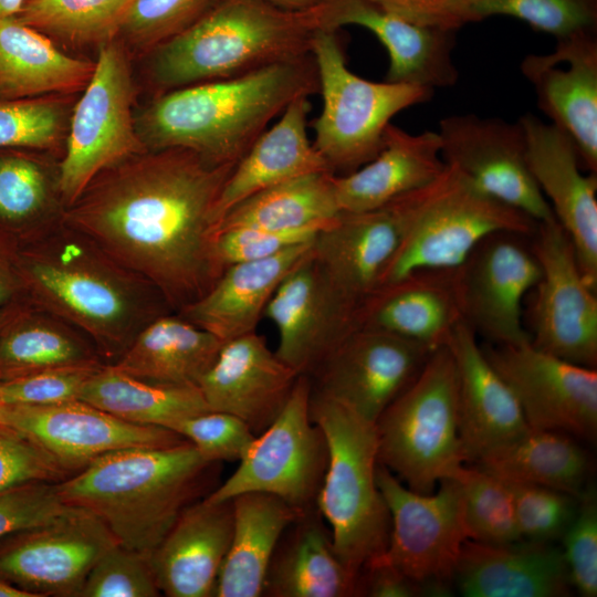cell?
I'll list each match as a JSON object with an SVG mask.
<instances>
[{
	"label": "cell",
	"instance_id": "11a10c76",
	"mask_svg": "<svg viewBox=\"0 0 597 597\" xmlns=\"http://www.w3.org/2000/svg\"><path fill=\"white\" fill-rule=\"evenodd\" d=\"M56 483L33 482L0 491V540L64 512Z\"/></svg>",
	"mask_w": 597,
	"mask_h": 597
},
{
	"label": "cell",
	"instance_id": "d6986e66",
	"mask_svg": "<svg viewBox=\"0 0 597 597\" xmlns=\"http://www.w3.org/2000/svg\"><path fill=\"white\" fill-rule=\"evenodd\" d=\"M0 422L28 434L72 474L114 451L186 441L167 428L128 422L82 400L2 404Z\"/></svg>",
	"mask_w": 597,
	"mask_h": 597
},
{
	"label": "cell",
	"instance_id": "5bb4252c",
	"mask_svg": "<svg viewBox=\"0 0 597 597\" xmlns=\"http://www.w3.org/2000/svg\"><path fill=\"white\" fill-rule=\"evenodd\" d=\"M117 543L100 517L70 505L0 540V579L33 597H80L95 563Z\"/></svg>",
	"mask_w": 597,
	"mask_h": 597
},
{
	"label": "cell",
	"instance_id": "9c48e42d",
	"mask_svg": "<svg viewBox=\"0 0 597 597\" xmlns=\"http://www.w3.org/2000/svg\"><path fill=\"white\" fill-rule=\"evenodd\" d=\"M314 59L323 107L313 121V146L334 175H347L370 161L384 146L390 119L401 111L429 101L426 87L373 82L346 64L336 31H315Z\"/></svg>",
	"mask_w": 597,
	"mask_h": 597
},
{
	"label": "cell",
	"instance_id": "94428289",
	"mask_svg": "<svg viewBox=\"0 0 597 597\" xmlns=\"http://www.w3.org/2000/svg\"><path fill=\"white\" fill-rule=\"evenodd\" d=\"M23 3L24 0H0V20L14 18Z\"/></svg>",
	"mask_w": 597,
	"mask_h": 597
},
{
	"label": "cell",
	"instance_id": "9a60e30c",
	"mask_svg": "<svg viewBox=\"0 0 597 597\" xmlns=\"http://www.w3.org/2000/svg\"><path fill=\"white\" fill-rule=\"evenodd\" d=\"M514 394L532 430L595 440L597 371L523 345L482 347Z\"/></svg>",
	"mask_w": 597,
	"mask_h": 597
},
{
	"label": "cell",
	"instance_id": "681fc988",
	"mask_svg": "<svg viewBox=\"0 0 597 597\" xmlns=\"http://www.w3.org/2000/svg\"><path fill=\"white\" fill-rule=\"evenodd\" d=\"M563 554L570 582L579 595H597V496L587 485L579 496L577 512L565 531Z\"/></svg>",
	"mask_w": 597,
	"mask_h": 597
},
{
	"label": "cell",
	"instance_id": "f1b7e54d",
	"mask_svg": "<svg viewBox=\"0 0 597 597\" xmlns=\"http://www.w3.org/2000/svg\"><path fill=\"white\" fill-rule=\"evenodd\" d=\"M476 337L463 322L447 345L458 375L459 432L465 463L530 429L514 394Z\"/></svg>",
	"mask_w": 597,
	"mask_h": 597
},
{
	"label": "cell",
	"instance_id": "be15d7a7",
	"mask_svg": "<svg viewBox=\"0 0 597 597\" xmlns=\"http://www.w3.org/2000/svg\"><path fill=\"white\" fill-rule=\"evenodd\" d=\"M15 313V311L0 308V328L9 321V318Z\"/></svg>",
	"mask_w": 597,
	"mask_h": 597
},
{
	"label": "cell",
	"instance_id": "7dc6e473",
	"mask_svg": "<svg viewBox=\"0 0 597 597\" xmlns=\"http://www.w3.org/2000/svg\"><path fill=\"white\" fill-rule=\"evenodd\" d=\"M49 203V181L40 165L18 156L0 157V219L31 221L39 218Z\"/></svg>",
	"mask_w": 597,
	"mask_h": 597
},
{
	"label": "cell",
	"instance_id": "5b68a950",
	"mask_svg": "<svg viewBox=\"0 0 597 597\" xmlns=\"http://www.w3.org/2000/svg\"><path fill=\"white\" fill-rule=\"evenodd\" d=\"M317 6L282 9L268 0H214L191 25L154 50L156 84L179 87L239 76L311 54Z\"/></svg>",
	"mask_w": 597,
	"mask_h": 597
},
{
	"label": "cell",
	"instance_id": "f907efd6",
	"mask_svg": "<svg viewBox=\"0 0 597 597\" xmlns=\"http://www.w3.org/2000/svg\"><path fill=\"white\" fill-rule=\"evenodd\" d=\"M63 118L52 103L0 100V147L49 148L61 137Z\"/></svg>",
	"mask_w": 597,
	"mask_h": 597
},
{
	"label": "cell",
	"instance_id": "e0dca14e",
	"mask_svg": "<svg viewBox=\"0 0 597 597\" xmlns=\"http://www.w3.org/2000/svg\"><path fill=\"white\" fill-rule=\"evenodd\" d=\"M531 238L516 232L490 234L459 266L464 323L498 345L531 343L522 305L541 277Z\"/></svg>",
	"mask_w": 597,
	"mask_h": 597
},
{
	"label": "cell",
	"instance_id": "db71d44e",
	"mask_svg": "<svg viewBox=\"0 0 597 597\" xmlns=\"http://www.w3.org/2000/svg\"><path fill=\"white\" fill-rule=\"evenodd\" d=\"M317 232L277 231L254 227L227 228L216 234V254L224 270L232 264L263 260L312 241Z\"/></svg>",
	"mask_w": 597,
	"mask_h": 597
},
{
	"label": "cell",
	"instance_id": "74e56055",
	"mask_svg": "<svg viewBox=\"0 0 597 597\" xmlns=\"http://www.w3.org/2000/svg\"><path fill=\"white\" fill-rule=\"evenodd\" d=\"M78 400L128 422L172 431L182 420L210 411L197 385L146 381L107 364L87 380Z\"/></svg>",
	"mask_w": 597,
	"mask_h": 597
},
{
	"label": "cell",
	"instance_id": "b9f144b4",
	"mask_svg": "<svg viewBox=\"0 0 597 597\" xmlns=\"http://www.w3.org/2000/svg\"><path fill=\"white\" fill-rule=\"evenodd\" d=\"M454 479L462 491L469 540L493 545L522 540L505 481L475 465H464Z\"/></svg>",
	"mask_w": 597,
	"mask_h": 597
},
{
	"label": "cell",
	"instance_id": "8fae6325",
	"mask_svg": "<svg viewBox=\"0 0 597 597\" xmlns=\"http://www.w3.org/2000/svg\"><path fill=\"white\" fill-rule=\"evenodd\" d=\"M133 82L124 49L114 40L100 45L94 73L70 126L57 189L65 208L106 169L147 151L134 125Z\"/></svg>",
	"mask_w": 597,
	"mask_h": 597
},
{
	"label": "cell",
	"instance_id": "44dd1931",
	"mask_svg": "<svg viewBox=\"0 0 597 597\" xmlns=\"http://www.w3.org/2000/svg\"><path fill=\"white\" fill-rule=\"evenodd\" d=\"M532 176L570 238L579 269L597 291V174L583 172L572 138L534 114L520 117Z\"/></svg>",
	"mask_w": 597,
	"mask_h": 597
},
{
	"label": "cell",
	"instance_id": "1f68e13d",
	"mask_svg": "<svg viewBox=\"0 0 597 597\" xmlns=\"http://www.w3.org/2000/svg\"><path fill=\"white\" fill-rule=\"evenodd\" d=\"M313 240L263 260L227 266L200 298L178 314L222 342L254 332L273 293L311 252Z\"/></svg>",
	"mask_w": 597,
	"mask_h": 597
},
{
	"label": "cell",
	"instance_id": "f546056e",
	"mask_svg": "<svg viewBox=\"0 0 597 597\" xmlns=\"http://www.w3.org/2000/svg\"><path fill=\"white\" fill-rule=\"evenodd\" d=\"M437 132L410 134L391 123L384 146L370 161L347 175H333L341 212L381 208L434 180L446 168Z\"/></svg>",
	"mask_w": 597,
	"mask_h": 597
},
{
	"label": "cell",
	"instance_id": "d4e9b609",
	"mask_svg": "<svg viewBox=\"0 0 597 597\" xmlns=\"http://www.w3.org/2000/svg\"><path fill=\"white\" fill-rule=\"evenodd\" d=\"M464 322L460 269L413 271L384 284L357 308V326L383 331L431 350L447 346Z\"/></svg>",
	"mask_w": 597,
	"mask_h": 597
},
{
	"label": "cell",
	"instance_id": "c3c4849f",
	"mask_svg": "<svg viewBox=\"0 0 597 597\" xmlns=\"http://www.w3.org/2000/svg\"><path fill=\"white\" fill-rule=\"evenodd\" d=\"M72 475L28 434L0 422V491L33 482L59 483Z\"/></svg>",
	"mask_w": 597,
	"mask_h": 597
},
{
	"label": "cell",
	"instance_id": "d6a6232c",
	"mask_svg": "<svg viewBox=\"0 0 597 597\" xmlns=\"http://www.w3.org/2000/svg\"><path fill=\"white\" fill-rule=\"evenodd\" d=\"M317 507L284 531L271 559L262 595L270 597L359 596L358 578L339 559Z\"/></svg>",
	"mask_w": 597,
	"mask_h": 597
},
{
	"label": "cell",
	"instance_id": "603a6c76",
	"mask_svg": "<svg viewBox=\"0 0 597 597\" xmlns=\"http://www.w3.org/2000/svg\"><path fill=\"white\" fill-rule=\"evenodd\" d=\"M317 18L320 29L358 25L374 33L389 56L386 82L433 91L459 78L453 30L411 23L368 0H325L317 6Z\"/></svg>",
	"mask_w": 597,
	"mask_h": 597
},
{
	"label": "cell",
	"instance_id": "ffe728a7",
	"mask_svg": "<svg viewBox=\"0 0 597 597\" xmlns=\"http://www.w3.org/2000/svg\"><path fill=\"white\" fill-rule=\"evenodd\" d=\"M357 308L329 283L311 250L265 307L279 335L275 354L298 375L311 376L358 328Z\"/></svg>",
	"mask_w": 597,
	"mask_h": 597
},
{
	"label": "cell",
	"instance_id": "836d02e7",
	"mask_svg": "<svg viewBox=\"0 0 597 597\" xmlns=\"http://www.w3.org/2000/svg\"><path fill=\"white\" fill-rule=\"evenodd\" d=\"M231 500L232 538L213 596H262L274 551L284 531L303 512L263 492H245Z\"/></svg>",
	"mask_w": 597,
	"mask_h": 597
},
{
	"label": "cell",
	"instance_id": "7402d4cb",
	"mask_svg": "<svg viewBox=\"0 0 597 597\" xmlns=\"http://www.w3.org/2000/svg\"><path fill=\"white\" fill-rule=\"evenodd\" d=\"M522 74L538 108L574 142L584 169L597 174V32L557 39L548 54H528Z\"/></svg>",
	"mask_w": 597,
	"mask_h": 597
},
{
	"label": "cell",
	"instance_id": "8992f818",
	"mask_svg": "<svg viewBox=\"0 0 597 597\" xmlns=\"http://www.w3.org/2000/svg\"><path fill=\"white\" fill-rule=\"evenodd\" d=\"M310 415L328 448L316 507L331 527L339 559L359 577L385 552L390 534L389 511L376 481V427L343 402L313 390Z\"/></svg>",
	"mask_w": 597,
	"mask_h": 597
},
{
	"label": "cell",
	"instance_id": "4fadbf2b",
	"mask_svg": "<svg viewBox=\"0 0 597 597\" xmlns=\"http://www.w3.org/2000/svg\"><path fill=\"white\" fill-rule=\"evenodd\" d=\"M541 266L532 306L531 344L580 366L597 365V296L585 280L573 242L556 218L531 238Z\"/></svg>",
	"mask_w": 597,
	"mask_h": 597
},
{
	"label": "cell",
	"instance_id": "91938a15",
	"mask_svg": "<svg viewBox=\"0 0 597 597\" xmlns=\"http://www.w3.org/2000/svg\"><path fill=\"white\" fill-rule=\"evenodd\" d=\"M271 3L286 10H307L312 9L321 3H323L325 0H268Z\"/></svg>",
	"mask_w": 597,
	"mask_h": 597
},
{
	"label": "cell",
	"instance_id": "9f6ffc18",
	"mask_svg": "<svg viewBox=\"0 0 597 597\" xmlns=\"http://www.w3.org/2000/svg\"><path fill=\"white\" fill-rule=\"evenodd\" d=\"M411 23L457 31L473 22L474 0H368Z\"/></svg>",
	"mask_w": 597,
	"mask_h": 597
},
{
	"label": "cell",
	"instance_id": "7bdbcfd3",
	"mask_svg": "<svg viewBox=\"0 0 597 597\" xmlns=\"http://www.w3.org/2000/svg\"><path fill=\"white\" fill-rule=\"evenodd\" d=\"M473 22L493 15L516 18L557 39L597 32V0H474Z\"/></svg>",
	"mask_w": 597,
	"mask_h": 597
},
{
	"label": "cell",
	"instance_id": "ac0fdd59",
	"mask_svg": "<svg viewBox=\"0 0 597 597\" xmlns=\"http://www.w3.org/2000/svg\"><path fill=\"white\" fill-rule=\"evenodd\" d=\"M433 350L371 328L353 331L310 376L312 390L376 423Z\"/></svg>",
	"mask_w": 597,
	"mask_h": 597
},
{
	"label": "cell",
	"instance_id": "7a4b0ae2",
	"mask_svg": "<svg viewBox=\"0 0 597 597\" xmlns=\"http://www.w3.org/2000/svg\"><path fill=\"white\" fill-rule=\"evenodd\" d=\"M62 226L18 259L21 287L41 311L86 336L104 364H113L145 325L172 310L150 284Z\"/></svg>",
	"mask_w": 597,
	"mask_h": 597
},
{
	"label": "cell",
	"instance_id": "6125c7cd",
	"mask_svg": "<svg viewBox=\"0 0 597 597\" xmlns=\"http://www.w3.org/2000/svg\"><path fill=\"white\" fill-rule=\"evenodd\" d=\"M0 597H33V596L0 579Z\"/></svg>",
	"mask_w": 597,
	"mask_h": 597
},
{
	"label": "cell",
	"instance_id": "f5cc1de1",
	"mask_svg": "<svg viewBox=\"0 0 597 597\" xmlns=\"http://www.w3.org/2000/svg\"><path fill=\"white\" fill-rule=\"evenodd\" d=\"M104 364L53 368L0 384L2 404H59L78 400L92 375Z\"/></svg>",
	"mask_w": 597,
	"mask_h": 597
},
{
	"label": "cell",
	"instance_id": "2e32d148",
	"mask_svg": "<svg viewBox=\"0 0 597 597\" xmlns=\"http://www.w3.org/2000/svg\"><path fill=\"white\" fill-rule=\"evenodd\" d=\"M437 133L444 163L483 192L536 222L555 217L530 170L525 134L519 121L451 115L440 119Z\"/></svg>",
	"mask_w": 597,
	"mask_h": 597
},
{
	"label": "cell",
	"instance_id": "4dcf8cb0",
	"mask_svg": "<svg viewBox=\"0 0 597 597\" xmlns=\"http://www.w3.org/2000/svg\"><path fill=\"white\" fill-rule=\"evenodd\" d=\"M310 111L308 96L295 97L237 163L214 207L217 229L230 209L256 192L304 175L332 172L308 139Z\"/></svg>",
	"mask_w": 597,
	"mask_h": 597
},
{
	"label": "cell",
	"instance_id": "83f0119b",
	"mask_svg": "<svg viewBox=\"0 0 597 597\" xmlns=\"http://www.w3.org/2000/svg\"><path fill=\"white\" fill-rule=\"evenodd\" d=\"M453 582L465 597H566L573 589L562 548L527 540L500 545L467 540Z\"/></svg>",
	"mask_w": 597,
	"mask_h": 597
},
{
	"label": "cell",
	"instance_id": "60d3db41",
	"mask_svg": "<svg viewBox=\"0 0 597 597\" xmlns=\"http://www.w3.org/2000/svg\"><path fill=\"white\" fill-rule=\"evenodd\" d=\"M132 0H27L17 20L73 44L114 40Z\"/></svg>",
	"mask_w": 597,
	"mask_h": 597
},
{
	"label": "cell",
	"instance_id": "816d5d0a",
	"mask_svg": "<svg viewBox=\"0 0 597 597\" xmlns=\"http://www.w3.org/2000/svg\"><path fill=\"white\" fill-rule=\"evenodd\" d=\"M191 442L211 462L239 461L255 438L240 418L206 411L182 420L174 430Z\"/></svg>",
	"mask_w": 597,
	"mask_h": 597
},
{
	"label": "cell",
	"instance_id": "484cf974",
	"mask_svg": "<svg viewBox=\"0 0 597 597\" xmlns=\"http://www.w3.org/2000/svg\"><path fill=\"white\" fill-rule=\"evenodd\" d=\"M404 230L395 201L375 210L341 212L316 233L312 253L329 283L359 306L379 287Z\"/></svg>",
	"mask_w": 597,
	"mask_h": 597
},
{
	"label": "cell",
	"instance_id": "d590c367",
	"mask_svg": "<svg viewBox=\"0 0 597 597\" xmlns=\"http://www.w3.org/2000/svg\"><path fill=\"white\" fill-rule=\"evenodd\" d=\"M95 63L61 52L15 18L0 20V100H25L85 88Z\"/></svg>",
	"mask_w": 597,
	"mask_h": 597
},
{
	"label": "cell",
	"instance_id": "f6af8a7d",
	"mask_svg": "<svg viewBox=\"0 0 597 597\" xmlns=\"http://www.w3.org/2000/svg\"><path fill=\"white\" fill-rule=\"evenodd\" d=\"M214 0H132L121 31L139 49L154 51L197 21Z\"/></svg>",
	"mask_w": 597,
	"mask_h": 597
},
{
	"label": "cell",
	"instance_id": "52a82bcc",
	"mask_svg": "<svg viewBox=\"0 0 597 597\" xmlns=\"http://www.w3.org/2000/svg\"><path fill=\"white\" fill-rule=\"evenodd\" d=\"M394 201L404 218V237L379 286L418 270L458 268L490 234L533 235L538 224L449 165L430 184Z\"/></svg>",
	"mask_w": 597,
	"mask_h": 597
},
{
	"label": "cell",
	"instance_id": "ba28073f",
	"mask_svg": "<svg viewBox=\"0 0 597 597\" xmlns=\"http://www.w3.org/2000/svg\"><path fill=\"white\" fill-rule=\"evenodd\" d=\"M378 462L415 492L428 494L465 465L459 432L458 375L452 353H431L416 378L376 423Z\"/></svg>",
	"mask_w": 597,
	"mask_h": 597
},
{
	"label": "cell",
	"instance_id": "3957f363",
	"mask_svg": "<svg viewBox=\"0 0 597 597\" xmlns=\"http://www.w3.org/2000/svg\"><path fill=\"white\" fill-rule=\"evenodd\" d=\"M318 92L312 54L158 96L142 114L146 149L181 148L214 165H237L297 96Z\"/></svg>",
	"mask_w": 597,
	"mask_h": 597
},
{
	"label": "cell",
	"instance_id": "e575fe53",
	"mask_svg": "<svg viewBox=\"0 0 597 597\" xmlns=\"http://www.w3.org/2000/svg\"><path fill=\"white\" fill-rule=\"evenodd\" d=\"M223 343L178 313H167L145 325L109 365L146 381L198 386Z\"/></svg>",
	"mask_w": 597,
	"mask_h": 597
},
{
	"label": "cell",
	"instance_id": "f35d334b",
	"mask_svg": "<svg viewBox=\"0 0 597 597\" xmlns=\"http://www.w3.org/2000/svg\"><path fill=\"white\" fill-rule=\"evenodd\" d=\"M104 364L81 332L45 313L15 312L0 328V384L40 371Z\"/></svg>",
	"mask_w": 597,
	"mask_h": 597
},
{
	"label": "cell",
	"instance_id": "8d00e7d4",
	"mask_svg": "<svg viewBox=\"0 0 597 597\" xmlns=\"http://www.w3.org/2000/svg\"><path fill=\"white\" fill-rule=\"evenodd\" d=\"M473 464L504 481L536 484L579 498L587 486L589 460L562 432L532 430L488 451Z\"/></svg>",
	"mask_w": 597,
	"mask_h": 597
},
{
	"label": "cell",
	"instance_id": "4316f807",
	"mask_svg": "<svg viewBox=\"0 0 597 597\" xmlns=\"http://www.w3.org/2000/svg\"><path fill=\"white\" fill-rule=\"evenodd\" d=\"M233 532L232 500L188 505L149 556L160 593L210 597Z\"/></svg>",
	"mask_w": 597,
	"mask_h": 597
},
{
	"label": "cell",
	"instance_id": "cb8c5ba5",
	"mask_svg": "<svg viewBox=\"0 0 597 597\" xmlns=\"http://www.w3.org/2000/svg\"><path fill=\"white\" fill-rule=\"evenodd\" d=\"M298 376L254 331L224 342L198 387L210 410L240 418L256 436L281 412Z\"/></svg>",
	"mask_w": 597,
	"mask_h": 597
},
{
	"label": "cell",
	"instance_id": "ab89813d",
	"mask_svg": "<svg viewBox=\"0 0 597 597\" xmlns=\"http://www.w3.org/2000/svg\"><path fill=\"white\" fill-rule=\"evenodd\" d=\"M333 175L313 172L256 192L230 209L217 232L233 227L320 231L341 213Z\"/></svg>",
	"mask_w": 597,
	"mask_h": 597
},
{
	"label": "cell",
	"instance_id": "6f0895ef",
	"mask_svg": "<svg viewBox=\"0 0 597 597\" xmlns=\"http://www.w3.org/2000/svg\"><path fill=\"white\" fill-rule=\"evenodd\" d=\"M359 596L430 597L429 584L418 583L380 557L370 561L358 578Z\"/></svg>",
	"mask_w": 597,
	"mask_h": 597
},
{
	"label": "cell",
	"instance_id": "ee69618b",
	"mask_svg": "<svg viewBox=\"0 0 597 597\" xmlns=\"http://www.w3.org/2000/svg\"><path fill=\"white\" fill-rule=\"evenodd\" d=\"M505 482L521 538L540 543L561 540L577 512L579 498L536 484Z\"/></svg>",
	"mask_w": 597,
	"mask_h": 597
},
{
	"label": "cell",
	"instance_id": "e7e4bbea",
	"mask_svg": "<svg viewBox=\"0 0 597 597\" xmlns=\"http://www.w3.org/2000/svg\"><path fill=\"white\" fill-rule=\"evenodd\" d=\"M1 405H2V401H1V399H0V407H1Z\"/></svg>",
	"mask_w": 597,
	"mask_h": 597
},
{
	"label": "cell",
	"instance_id": "680465c9",
	"mask_svg": "<svg viewBox=\"0 0 597 597\" xmlns=\"http://www.w3.org/2000/svg\"><path fill=\"white\" fill-rule=\"evenodd\" d=\"M20 287L18 259L0 238V305L7 304Z\"/></svg>",
	"mask_w": 597,
	"mask_h": 597
},
{
	"label": "cell",
	"instance_id": "bcb514c9",
	"mask_svg": "<svg viewBox=\"0 0 597 597\" xmlns=\"http://www.w3.org/2000/svg\"><path fill=\"white\" fill-rule=\"evenodd\" d=\"M160 590L149 557L119 543L95 563L80 597H155Z\"/></svg>",
	"mask_w": 597,
	"mask_h": 597
},
{
	"label": "cell",
	"instance_id": "277c9868",
	"mask_svg": "<svg viewBox=\"0 0 597 597\" xmlns=\"http://www.w3.org/2000/svg\"><path fill=\"white\" fill-rule=\"evenodd\" d=\"M219 462L188 440L107 453L56 483L61 500L100 517L117 542L147 557L180 513L205 498Z\"/></svg>",
	"mask_w": 597,
	"mask_h": 597
},
{
	"label": "cell",
	"instance_id": "6da1fadb",
	"mask_svg": "<svg viewBox=\"0 0 597 597\" xmlns=\"http://www.w3.org/2000/svg\"><path fill=\"white\" fill-rule=\"evenodd\" d=\"M234 166L181 148L145 151L101 172L65 208L62 223L150 284L178 313L223 272L214 207Z\"/></svg>",
	"mask_w": 597,
	"mask_h": 597
},
{
	"label": "cell",
	"instance_id": "7c38bea8",
	"mask_svg": "<svg viewBox=\"0 0 597 597\" xmlns=\"http://www.w3.org/2000/svg\"><path fill=\"white\" fill-rule=\"evenodd\" d=\"M376 481L390 515L388 545L378 557L418 583L453 585L462 545L469 540L459 482L446 479L434 493L422 494L379 462Z\"/></svg>",
	"mask_w": 597,
	"mask_h": 597
},
{
	"label": "cell",
	"instance_id": "30bf717a",
	"mask_svg": "<svg viewBox=\"0 0 597 597\" xmlns=\"http://www.w3.org/2000/svg\"><path fill=\"white\" fill-rule=\"evenodd\" d=\"M312 381L300 375L277 417L256 434L237 470L205 498L231 500L245 492L276 495L301 512L316 507L328 462L322 429L311 419Z\"/></svg>",
	"mask_w": 597,
	"mask_h": 597
}]
</instances>
